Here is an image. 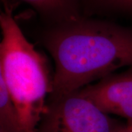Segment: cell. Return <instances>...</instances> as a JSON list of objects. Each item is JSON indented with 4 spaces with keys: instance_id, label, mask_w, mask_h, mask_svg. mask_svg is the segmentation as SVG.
<instances>
[{
    "instance_id": "1",
    "label": "cell",
    "mask_w": 132,
    "mask_h": 132,
    "mask_svg": "<svg viewBox=\"0 0 132 132\" xmlns=\"http://www.w3.org/2000/svg\"><path fill=\"white\" fill-rule=\"evenodd\" d=\"M44 43L55 62L50 98L132 68V30L115 25L72 20L51 31Z\"/></svg>"
},
{
    "instance_id": "2",
    "label": "cell",
    "mask_w": 132,
    "mask_h": 132,
    "mask_svg": "<svg viewBox=\"0 0 132 132\" xmlns=\"http://www.w3.org/2000/svg\"><path fill=\"white\" fill-rule=\"evenodd\" d=\"M0 80L8 91L25 132H36L52 92L47 63L24 36L8 10L0 15Z\"/></svg>"
},
{
    "instance_id": "3",
    "label": "cell",
    "mask_w": 132,
    "mask_h": 132,
    "mask_svg": "<svg viewBox=\"0 0 132 132\" xmlns=\"http://www.w3.org/2000/svg\"><path fill=\"white\" fill-rule=\"evenodd\" d=\"M50 99L36 132H120L126 126L79 90Z\"/></svg>"
},
{
    "instance_id": "4",
    "label": "cell",
    "mask_w": 132,
    "mask_h": 132,
    "mask_svg": "<svg viewBox=\"0 0 132 132\" xmlns=\"http://www.w3.org/2000/svg\"><path fill=\"white\" fill-rule=\"evenodd\" d=\"M79 91L105 113L120 116L132 126V68L110 74Z\"/></svg>"
},
{
    "instance_id": "5",
    "label": "cell",
    "mask_w": 132,
    "mask_h": 132,
    "mask_svg": "<svg viewBox=\"0 0 132 132\" xmlns=\"http://www.w3.org/2000/svg\"><path fill=\"white\" fill-rule=\"evenodd\" d=\"M0 128L7 132H25L4 82L0 80Z\"/></svg>"
},
{
    "instance_id": "6",
    "label": "cell",
    "mask_w": 132,
    "mask_h": 132,
    "mask_svg": "<svg viewBox=\"0 0 132 132\" xmlns=\"http://www.w3.org/2000/svg\"><path fill=\"white\" fill-rule=\"evenodd\" d=\"M35 8L50 14L65 13L70 7L69 0H24Z\"/></svg>"
},
{
    "instance_id": "7",
    "label": "cell",
    "mask_w": 132,
    "mask_h": 132,
    "mask_svg": "<svg viewBox=\"0 0 132 132\" xmlns=\"http://www.w3.org/2000/svg\"><path fill=\"white\" fill-rule=\"evenodd\" d=\"M115 3H118L119 5H123L125 7H127L129 8H132V0H112Z\"/></svg>"
},
{
    "instance_id": "8",
    "label": "cell",
    "mask_w": 132,
    "mask_h": 132,
    "mask_svg": "<svg viewBox=\"0 0 132 132\" xmlns=\"http://www.w3.org/2000/svg\"><path fill=\"white\" fill-rule=\"evenodd\" d=\"M120 132H132V126L126 123V125L123 128V129Z\"/></svg>"
},
{
    "instance_id": "9",
    "label": "cell",
    "mask_w": 132,
    "mask_h": 132,
    "mask_svg": "<svg viewBox=\"0 0 132 132\" xmlns=\"http://www.w3.org/2000/svg\"><path fill=\"white\" fill-rule=\"evenodd\" d=\"M0 132H7L5 130H4L3 128H0Z\"/></svg>"
}]
</instances>
